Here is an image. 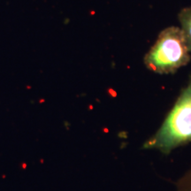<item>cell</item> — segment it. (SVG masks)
I'll use <instances>...</instances> for the list:
<instances>
[{
    "label": "cell",
    "instance_id": "obj_1",
    "mask_svg": "<svg viewBox=\"0 0 191 191\" xmlns=\"http://www.w3.org/2000/svg\"><path fill=\"white\" fill-rule=\"evenodd\" d=\"M191 142V78L163 124L144 143L146 150L168 154L177 147Z\"/></svg>",
    "mask_w": 191,
    "mask_h": 191
},
{
    "label": "cell",
    "instance_id": "obj_2",
    "mask_svg": "<svg viewBox=\"0 0 191 191\" xmlns=\"http://www.w3.org/2000/svg\"><path fill=\"white\" fill-rule=\"evenodd\" d=\"M190 59L185 37L177 27L164 29L144 57V64L157 74H170L184 67Z\"/></svg>",
    "mask_w": 191,
    "mask_h": 191
},
{
    "label": "cell",
    "instance_id": "obj_3",
    "mask_svg": "<svg viewBox=\"0 0 191 191\" xmlns=\"http://www.w3.org/2000/svg\"><path fill=\"white\" fill-rule=\"evenodd\" d=\"M180 29L185 37L189 52L191 53V7H187L181 10L179 13Z\"/></svg>",
    "mask_w": 191,
    "mask_h": 191
},
{
    "label": "cell",
    "instance_id": "obj_4",
    "mask_svg": "<svg viewBox=\"0 0 191 191\" xmlns=\"http://www.w3.org/2000/svg\"><path fill=\"white\" fill-rule=\"evenodd\" d=\"M178 191H191V168L180 179L178 184Z\"/></svg>",
    "mask_w": 191,
    "mask_h": 191
}]
</instances>
